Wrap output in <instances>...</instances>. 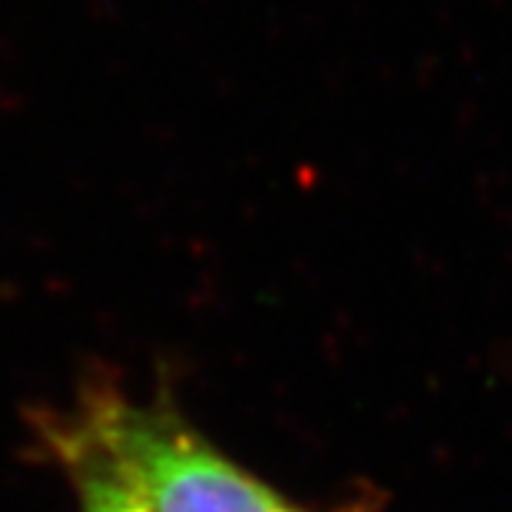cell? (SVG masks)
<instances>
[{"instance_id": "2", "label": "cell", "mask_w": 512, "mask_h": 512, "mask_svg": "<svg viewBox=\"0 0 512 512\" xmlns=\"http://www.w3.org/2000/svg\"><path fill=\"white\" fill-rule=\"evenodd\" d=\"M77 487L80 512H148L123 484H117L109 473L80 458L60 461Z\"/></svg>"}, {"instance_id": "1", "label": "cell", "mask_w": 512, "mask_h": 512, "mask_svg": "<svg viewBox=\"0 0 512 512\" xmlns=\"http://www.w3.org/2000/svg\"><path fill=\"white\" fill-rule=\"evenodd\" d=\"M57 461L80 458L123 484L148 512H299L217 453L174 407L89 387L72 413L43 421Z\"/></svg>"}]
</instances>
